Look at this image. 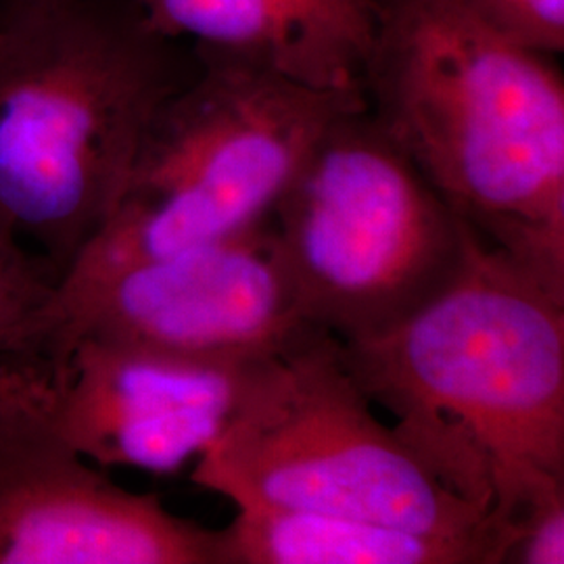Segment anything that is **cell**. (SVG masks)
Returning <instances> with one entry per match:
<instances>
[{"label":"cell","instance_id":"obj_1","mask_svg":"<svg viewBox=\"0 0 564 564\" xmlns=\"http://www.w3.org/2000/svg\"><path fill=\"white\" fill-rule=\"evenodd\" d=\"M343 358L395 433L498 529L564 489V297L473 230L458 274Z\"/></svg>","mask_w":564,"mask_h":564},{"label":"cell","instance_id":"obj_2","mask_svg":"<svg viewBox=\"0 0 564 564\" xmlns=\"http://www.w3.org/2000/svg\"><path fill=\"white\" fill-rule=\"evenodd\" d=\"M366 109L487 247L564 297V82L473 0H372Z\"/></svg>","mask_w":564,"mask_h":564},{"label":"cell","instance_id":"obj_3","mask_svg":"<svg viewBox=\"0 0 564 564\" xmlns=\"http://www.w3.org/2000/svg\"><path fill=\"white\" fill-rule=\"evenodd\" d=\"M137 0H42L0 23V216L57 276L113 214L163 102L199 72Z\"/></svg>","mask_w":564,"mask_h":564},{"label":"cell","instance_id":"obj_4","mask_svg":"<svg viewBox=\"0 0 564 564\" xmlns=\"http://www.w3.org/2000/svg\"><path fill=\"white\" fill-rule=\"evenodd\" d=\"M195 53L199 72L163 102L113 214L57 291L262 224L326 128L366 107L362 90H316Z\"/></svg>","mask_w":564,"mask_h":564},{"label":"cell","instance_id":"obj_5","mask_svg":"<svg viewBox=\"0 0 564 564\" xmlns=\"http://www.w3.org/2000/svg\"><path fill=\"white\" fill-rule=\"evenodd\" d=\"M191 481L237 508L314 510L402 527L470 545L496 564L489 517L410 449L343 358L316 330L260 366L223 435L195 460Z\"/></svg>","mask_w":564,"mask_h":564},{"label":"cell","instance_id":"obj_6","mask_svg":"<svg viewBox=\"0 0 564 564\" xmlns=\"http://www.w3.org/2000/svg\"><path fill=\"white\" fill-rule=\"evenodd\" d=\"M270 220L305 316L341 341L383 333L435 297L470 239L366 107L326 128Z\"/></svg>","mask_w":564,"mask_h":564},{"label":"cell","instance_id":"obj_7","mask_svg":"<svg viewBox=\"0 0 564 564\" xmlns=\"http://www.w3.org/2000/svg\"><path fill=\"white\" fill-rule=\"evenodd\" d=\"M310 323L272 220L235 237L134 263L57 291L20 356L53 364L82 335L216 358H265L307 339Z\"/></svg>","mask_w":564,"mask_h":564},{"label":"cell","instance_id":"obj_8","mask_svg":"<svg viewBox=\"0 0 564 564\" xmlns=\"http://www.w3.org/2000/svg\"><path fill=\"white\" fill-rule=\"evenodd\" d=\"M0 564H224L223 533L95 470L53 416L39 358H0Z\"/></svg>","mask_w":564,"mask_h":564},{"label":"cell","instance_id":"obj_9","mask_svg":"<svg viewBox=\"0 0 564 564\" xmlns=\"http://www.w3.org/2000/svg\"><path fill=\"white\" fill-rule=\"evenodd\" d=\"M268 358L82 335L42 364L53 416L86 460L176 475L223 435Z\"/></svg>","mask_w":564,"mask_h":564},{"label":"cell","instance_id":"obj_10","mask_svg":"<svg viewBox=\"0 0 564 564\" xmlns=\"http://www.w3.org/2000/svg\"><path fill=\"white\" fill-rule=\"evenodd\" d=\"M153 30L316 90H362L372 0H137ZM364 93V90H362Z\"/></svg>","mask_w":564,"mask_h":564},{"label":"cell","instance_id":"obj_11","mask_svg":"<svg viewBox=\"0 0 564 564\" xmlns=\"http://www.w3.org/2000/svg\"><path fill=\"white\" fill-rule=\"evenodd\" d=\"M220 533L224 564H484L470 545L314 510L241 506Z\"/></svg>","mask_w":564,"mask_h":564},{"label":"cell","instance_id":"obj_12","mask_svg":"<svg viewBox=\"0 0 564 564\" xmlns=\"http://www.w3.org/2000/svg\"><path fill=\"white\" fill-rule=\"evenodd\" d=\"M57 282L53 265L0 216V358L20 356Z\"/></svg>","mask_w":564,"mask_h":564},{"label":"cell","instance_id":"obj_13","mask_svg":"<svg viewBox=\"0 0 564 564\" xmlns=\"http://www.w3.org/2000/svg\"><path fill=\"white\" fill-rule=\"evenodd\" d=\"M564 563V489L523 506L498 531L496 564Z\"/></svg>","mask_w":564,"mask_h":564},{"label":"cell","instance_id":"obj_14","mask_svg":"<svg viewBox=\"0 0 564 564\" xmlns=\"http://www.w3.org/2000/svg\"><path fill=\"white\" fill-rule=\"evenodd\" d=\"M473 4L514 41L545 55L564 48V0H473Z\"/></svg>","mask_w":564,"mask_h":564},{"label":"cell","instance_id":"obj_15","mask_svg":"<svg viewBox=\"0 0 564 564\" xmlns=\"http://www.w3.org/2000/svg\"><path fill=\"white\" fill-rule=\"evenodd\" d=\"M34 2H42V0H9V11L18 9V7H25V4H34Z\"/></svg>","mask_w":564,"mask_h":564},{"label":"cell","instance_id":"obj_16","mask_svg":"<svg viewBox=\"0 0 564 564\" xmlns=\"http://www.w3.org/2000/svg\"><path fill=\"white\" fill-rule=\"evenodd\" d=\"M7 9H9V0H0V23H2L4 15H7Z\"/></svg>","mask_w":564,"mask_h":564}]
</instances>
